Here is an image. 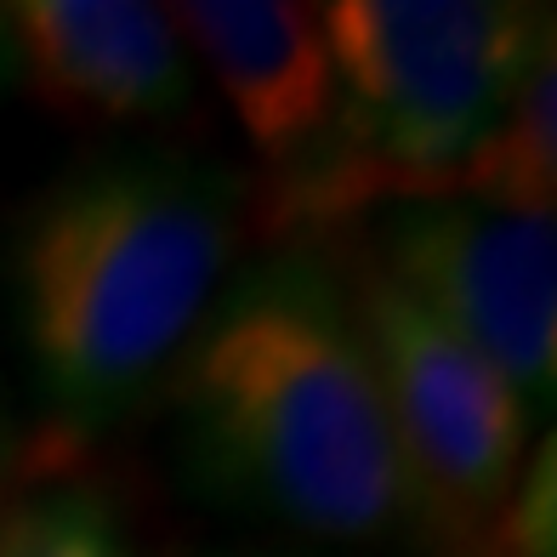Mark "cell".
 <instances>
[{
	"mask_svg": "<svg viewBox=\"0 0 557 557\" xmlns=\"http://www.w3.org/2000/svg\"><path fill=\"white\" fill-rule=\"evenodd\" d=\"M171 375L176 455L211 500L313 541L410 535V484L347 285L285 245L211 296Z\"/></svg>",
	"mask_w": 557,
	"mask_h": 557,
	"instance_id": "cell-1",
	"label": "cell"
},
{
	"mask_svg": "<svg viewBox=\"0 0 557 557\" xmlns=\"http://www.w3.org/2000/svg\"><path fill=\"white\" fill-rule=\"evenodd\" d=\"M250 194L194 148H103L12 234V319L46 404L109 426L176 364L239 250Z\"/></svg>",
	"mask_w": 557,
	"mask_h": 557,
	"instance_id": "cell-2",
	"label": "cell"
},
{
	"mask_svg": "<svg viewBox=\"0 0 557 557\" xmlns=\"http://www.w3.org/2000/svg\"><path fill=\"white\" fill-rule=\"evenodd\" d=\"M319 17L336 63V132L308 188L273 222L285 245L455 194L523 69L552 52L546 7L342 0Z\"/></svg>",
	"mask_w": 557,
	"mask_h": 557,
	"instance_id": "cell-3",
	"label": "cell"
},
{
	"mask_svg": "<svg viewBox=\"0 0 557 557\" xmlns=\"http://www.w3.org/2000/svg\"><path fill=\"white\" fill-rule=\"evenodd\" d=\"M347 296L410 484V535L433 557H490L529 455V404L382 268L364 262Z\"/></svg>",
	"mask_w": 557,
	"mask_h": 557,
	"instance_id": "cell-4",
	"label": "cell"
},
{
	"mask_svg": "<svg viewBox=\"0 0 557 557\" xmlns=\"http://www.w3.org/2000/svg\"><path fill=\"white\" fill-rule=\"evenodd\" d=\"M370 268L410 290L523 404L557 382V216L444 194L393 206L370 227Z\"/></svg>",
	"mask_w": 557,
	"mask_h": 557,
	"instance_id": "cell-5",
	"label": "cell"
},
{
	"mask_svg": "<svg viewBox=\"0 0 557 557\" xmlns=\"http://www.w3.org/2000/svg\"><path fill=\"white\" fill-rule=\"evenodd\" d=\"M171 23L268 171V183L250 194V211L273 234L336 132V63L324 17L319 7L290 0H194L171 7Z\"/></svg>",
	"mask_w": 557,
	"mask_h": 557,
	"instance_id": "cell-6",
	"label": "cell"
},
{
	"mask_svg": "<svg viewBox=\"0 0 557 557\" xmlns=\"http://www.w3.org/2000/svg\"><path fill=\"white\" fill-rule=\"evenodd\" d=\"M17 81L69 125H160L194 103V58L165 7L23 0L7 7Z\"/></svg>",
	"mask_w": 557,
	"mask_h": 557,
	"instance_id": "cell-7",
	"label": "cell"
},
{
	"mask_svg": "<svg viewBox=\"0 0 557 557\" xmlns=\"http://www.w3.org/2000/svg\"><path fill=\"white\" fill-rule=\"evenodd\" d=\"M467 199H484L495 211L557 216V63L541 52L512 86L506 109L495 114L490 137L461 176Z\"/></svg>",
	"mask_w": 557,
	"mask_h": 557,
	"instance_id": "cell-8",
	"label": "cell"
},
{
	"mask_svg": "<svg viewBox=\"0 0 557 557\" xmlns=\"http://www.w3.org/2000/svg\"><path fill=\"white\" fill-rule=\"evenodd\" d=\"M0 557H132V546L103 495L46 490L0 518Z\"/></svg>",
	"mask_w": 557,
	"mask_h": 557,
	"instance_id": "cell-9",
	"label": "cell"
},
{
	"mask_svg": "<svg viewBox=\"0 0 557 557\" xmlns=\"http://www.w3.org/2000/svg\"><path fill=\"white\" fill-rule=\"evenodd\" d=\"M552 438H541L535 449V467L518 472V490L506 500V512L495 523V541H490V557H552Z\"/></svg>",
	"mask_w": 557,
	"mask_h": 557,
	"instance_id": "cell-10",
	"label": "cell"
},
{
	"mask_svg": "<svg viewBox=\"0 0 557 557\" xmlns=\"http://www.w3.org/2000/svg\"><path fill=\"white\" fill-rule=\"evenodd\" d=\"M17 81V52H12V29H7V12H0V91H12Z\"/></svg>",
	"mask_w": 557,
	"mask_h": 557,
	"instance_id": "cell-11",
	"label": "cell"
},
{
	"mask_svg": "<svg viewBox=\"0 0 557 557\" xmlns=\"http://www.w3.org/2000/svg\"><path fill=\"white\" fill-rule=\"evenodd\" d=\"M194 557H285V552H194Z\"/></svg>",
	"mask_w": 557,
	"mask_h": 557,
	"instance_id": "cell-12",
	"label": "cell"
}]
</instances>
